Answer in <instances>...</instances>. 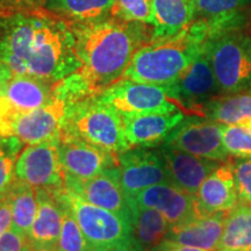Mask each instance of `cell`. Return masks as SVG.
<instances>
[{"label":"cell","mask_w":251,"mask_h":251,"mask_svg":"<svg viewBox=\"0 0 251 251\" xmlns=\"http://www.w3.org/2000/svg\"><path fill=\"white\" fill-rule=\"evenodd\" d=\"M248 33H249V35L251 37V14L249 17V23H248Z\"/></svg>","instance_id":"41"},{"label":"cell","mask_w":251,"mask_h":251,"mask_svg":"<svg viewBox=\"0 0 251 251\" xmlns=\"http://www.w3.org/2000/svg\"><path fill=\"white\" fill-rule=\"evenodd\" d=\"M45 4V0H0L2 9H31L39 8Z\"/></svg>","instance_id":"36"},{"label":"cell","mask_w":251,"mask_h":251,"mask_svg":"<svg viewBox=\"0 0 251 251\" xmlns=\"http://www.w3.org/2000/svg\"><path fill=\"white\" fill-rule=\"evenodd\" d=\"M56 83L41 78L13 75L0 89V102L12 117L46 105L54 97Z\"/></svg>","instance_id":"18"},{"label":"cell","mask_w":251,"mask_h":251,"mask_svg":"<svg viewBox=\"0 0 251 251\" xmlns=\"http://www.w3.org/2000/svg\"><path fill=\"white\" fill-rule=\"evenodd\" d=\"M58 158L64 178L87 180L105 169L118 165V155L77 139H58Z\"/></svg>","instance_id":"12"},{"label":"cell","mask_w":251,"mask_h":251,"mask_svg":"<svg viewBox=\"0 0 251 251\" xmlns=\"http://www.w3.org/2000/svg\"><path fill=\"white\" fill-rule=\"evenodd\" d=\"M43 8L68 24L96 23L113 17L114 0H45Z\"/></svg>","instance_id":"23"},{"label":"cell","mask_w":251,"mask_h":251,"mask_svg":"<svg viewBox=\"0 0 251 251\" xmlns=\"http://www.w3.org/2000/svg\"><path fill=\"white\" fill-rule=\"evenodd\" d=\"M6 197L13 213V227L28 235L39 208L36 188L15 178Z\"/></svg>","instance_id":"28"},{"label":"cell","mask_w":251,"mask_h":251,"mask_svg":"<svg viewBox=\"0 0 251 251\" xmlns=\"http://www.w3.org/2000/svg\"><path fill=\"white\" fill-rule=\"evenodd\" d=\"M185 113L121 114L126 139L131 148H150L164 143L166 137L185 119Z\"/></svg>","instance_id":"19"},{"label":"cell","mask_w":251,"mask_h":251,"mask_svg":"<svg viewBox=\"0 0 251 251\" xmlns=\"http://www.w3.org/2000/svg\"><path fill=\"white\" fill-rule=\"evenodd\" d=\"M194 20L193 0L152 1V39L175 35Z\"/></svg>","instance_id":"22"},{"label":"cell","mask_w":251,"mask_h":251,"mask_svg":"<svg viewBox=\"0 0 251 251\" xmlns=\"http://www.w3.org/2000/svg\"><path fill=\"white\" fill-rule=\"evenodd\" d=\"M216 251H251V208L238 203L227 213Z\"/></svg>","instance_id":"27"},{"label":"cell","mask_w":251,"mask_h":251,"mask_svg":"<svg viewBox=\"0 0 251 251\" xmlns=\"http://www.w3.org/2000/svg\"><path fill=\"white\" fill-rule=\"evenodd\" d=\"M118 169L126 197L152 185L169 183L162 156L147 148H130L119 153Z\"/></svg>","instance_id":"11"},{"label":"cell","mask_w":251,"mask_h":251,"mask_svg":"<svg viewBox=\"0 0 251 251\" xmlns=\"http://www.w3.org/2000/svg\"><path fill=\"white\" fill-rule=\"evenodd\" d=\"M152 1L153 0H114L113 17L151 26Z\"/></svg>","instance_id":"31"},{"label":"cell","mask_w":251,"mask_h":251,"mask_svg":"<svg viewBox=\"0 0 251 251\" xmlns=\"http://www.w3.org/2000/svg\"><path fill=\"white\" fill-rule=\"evenodd\" d=\"M221 94L251 89V37L241 26L214 31L205 45Z\"/></svg>","instance_id":"5"},{"label":"cell","mask_w":251,"mask_h":251,"mask_svg":"<svg viewBox=\"0 0 251 251\" xmlns=\"http://www.w3.org/2000/svg\"><path fill=\"white\" fill-rule=\"evenodd\" d=\"M37 192V214L27 235L31 249L57 250L63 225V207L57 190L41 188Z\"/></svg>","instance_id":"20"},{"label":"cell","mask_w":251,"mask_h":251,"mask_svg":"<svg viewBox=\"0 0 251 251\" xmlns=\"http://www.w3.org/2000/svg\"><path fill=\"white\" fill-rule=\"evenodd\" d=\"M64 187L80 196L86 201L117 213L131 221L130 208L122 190L118 165L105 169L101 174L87 180L65 177Z\"/></svg>","instance_id":"13"},{"label":"cell","mask_w":251,"mask_h":251,"mask_svg":"<svg viewBox=\"0 0 251 251\" xmlns=\"http://www.w3.org/2000/svg\"><path fill=\"white\" fill-rule=\"evenodd\" d=\"M107 251H143V249L137 243V241L135 240L134 236H131L128 240L122 241V242L117 244V246L112 247Z\"/></svg>","instance_id":"37"},{"label":"cell","mask_w":251,"mask_h":251,"mask_svg":"<svg viewBox=\"0 0 251 251\" xmlns=\"http://www.w3.org/2000/svg\"><path fill=\"white\" fill-rule=\"evenodd\" d=\"M238 203L251 205V158H237L233 162Z\"/></svg>","instance_id":"32"},{"label":"cell","mask_w":251,"mask_h":251,"mask_svg":"<svg viewBox=\"0 0 251 251\" xmlns=\"http://www.w3.org/2000/svg\"><path fill=\"white\" fill-rule=\"evenodd\" d=\"M97 98L111 105L120 114L183 112L186 115H196L178 98L171 85H155L122 78Z\"/></svg>","instance_id":"6"},{"label":"cell","mask_w":251,"mask_h":251,"mask_svg":"<svg viewBox=\"0 0 251 251\" xmlns=\"http://www.w3.org/2000/svg\"><path fill=\"white\" fill-rule=\"evenodd\" d=\"M59 136L84 141L114 155L131 148L120 113L97 97L67 103Z\"/></svg>","instance_id":"4"},{"label":"cell","mask_w":251,"mask_h":251,"mask_svg":"<svg viewBox=\"0 0 251 251\" xmlns=\"http://www.w3.org/2000/svg\"><path fill=\"white\" fill-rule=\"evenodd\" d=\"M131 213L133 236L143 251L158 247L166 238L170 224L161 212L151 207L128 203Z\"/></svg>","instance_id":"25"},{"label":"cell","mask_w":251,"mask_h":251,"mask_svg":"<svg viewBox=\"0 0 251 251\" xmlns=\"http://www.w3.org/2000/svg\"><path fill=\"white\" fill-rule=\"evenodd\" d=\"M250 4L251 0H193L196 19L211 25L212 33L241 26V12Z\"/></svg>","instance_id":"26"},{"label":"cell","mask_w":251,"mask_h":251,"mask_svg":"<svg viewBox=\"0 0 251 251\" xmlns=\"http://www.w3.org/2000/svg\"><path fill=\"white\" fill-rule=\"evenodd\" d=\"M161 246L165 251H209L205 249H200V248H196V247L180 246V244L170 242V241H166V240L163 241Z\"/></svg>","instance_id":"38"},{"label":"cell","mask_w":251,"mask_h":251,"mask_svg":"<svg viewBox=\"0 0 251 251\" xmlns=\"http://www.w3.org/2000/svg\"><path fill=\"white\" fill-rule=\"evenodd\" d=\"M198 214L229 212L238 205V193L233 162L221 163L203 180L196 196Z\"/></svg>","instance_id":"17"},{"label":"cell","mask_w":251,"mask_h":251,"mask_svg":"<svg viewBox=\"0 0 251 251\" xmlns=\"http://www.w3.org/2000/svg\"><path fill=\"white\" fill-rule=\"evenodd\" d=\"M227 213L220 212L211 215H200L184 224L170 227L165 240L180 246L216 251L224 231Z\"/></svg>","instance_id":"21"},{"label":"cell","mask_w":251,"mask_h":251,"mask_svg":"<svg viewBox=\"0 0 251 251\" xmlns=\"http://www.w3.org/2000/svg\"><path fill=\"white\" fill-rule=\"evenodd\" d=\"M163 144L220 163L228 162L230 158L224 144L222 125L207 118L183 120Z\"/></svg>","instance_id":"9"},{"label":"cell","mask_w":251,"mask_h":251,"mask_svg":"<svg viewBox=\"0 0 251 251\" xmlns=\"http://www.w3.org/2000/svg\"><path fill=\"white\" fill-rule=\"evenodd\" d=\"M171 86L178 98L200 118H205L202 106L215 97L221 96L205 49Z\"/></svg>","instance_id":"14"},{"label":"cell","mask_w":251,"mask_h":251,"mask_svg":"<svg viewBox=\"0 0 251 251\" xmlns=\"http://www.w3.org/2000/svg\"><path fill=\"white\" fill-rule=\"evenodd\" d=\"M15 153L0 143V200L7 196L15 179Z\"/></svg>","instance_id":"33"},{"label":"cell","mask_w":251,"mask_h":251,"mask_svg":"<svg viewBox=\"0 0 251 251\" xmlns=\"http://www.w3.org/2000/svg\"><path fill=\"white\" fill-rule=\"evenodd\" d=\"M128 203L151 207L159 211L171 227L199 216L196 197L170 183H162L144 188L134 196L127 197Z\"/></svg>","instance_id":"15"},{"label":"cell","mask_w":251,"mask_h":251,"mask_svg":"<svg viewBox=\"0 0 251 251\" xmlns=\"http://www.w3.org/2000/svg\"><path fill=\"white\" fill-rule=\"evenodd\" d=\"M67 101L55 96L34 111L18 114L9 122L5 137L14 136L24 144H36L59 136Z\"/></svg>","instance_id":"10"},{"label":"cell","mask_w":251,"mask_h":251,"mask_svg":"<svg viewBox=\"0 0 251 251\" xmlns=\"http://www.w3.org/2000/svg\"><path fill=\"white\" fill-rule=\"evenodd\" d=\"M148 251H165L164 249H163V247L161 246V244H159L158 247H156V248H153V249H150V250H148Z\"/></svg>","instance_id":"40"},{"label":"cell","mask_w":251,"mask_h":251,"mask_svg":"<svg viewBox=\"0 0 251 251\" xmlns=\"http://www.w3.org/2000/svg\"><path fill=\"white\" fill-rule=\"evenodd\" d=\"M13 227V213L7 197L0 200V236Z\"/></svg>","instance_id":"35"},{"label":"cell","mask_w":251,"mask_h":251,"mask_svg":"<svg viewBox=\"0 0 251 251\" xmlns=\"http://www.w3.org/2000/svg\"><path fill=\"white\" fill-rule=\"evenodd\" d=\"M80 67L55 85V96L67 102L97 97L124 78L135 52L149 42L147 25L108 18L69 24Z\"/></svg>","instance_id":"2"},{"label":"cell","mask_w":251,"mask_h":251,"mask_svg":"<svg viewBox=\"0 0 251 251\" xmlns=\"http://www.w3.org/2000/svg\"><path fill=\"white\" fill-rule=\"evenodd\" d=\"M27 235L12 227L8 231L0 236V251H29Z\"/></svg>","instance_id":"34"},{"label":"cell","mask_w":251,"mask_h":251,"mask_svg":"<svg viewBox=\"0 0 251 251\" xmlns=\"http://www.w3.org/2000/svg\"><path fill=\"white\" fill-rule=\"evenodd\" d=\"M250 208H251V205H250Z\"/></svg>","instance_id":"43"},{"label":"cell","mask_w":251,"mask_h":251,"mask_svg":"<svg viewBox=\"0 0 251 251\" xmlns=\"http://www.w3.org/2000/svg\"><path fill=\"white\" fill-rule=\"evenodd\" d=\"M202 113L221 125L251 127V89L215 97L202 106Z\"/></svg>","instance_id":"24"},{"label":"cell","mask_w":251,"mask_h":251,"mask_svg":"<svg viewBox=\"0 0 251 251\" xmlns=\"http://www.w3.org/2000/svg\"><path fill=\"white\" fill-rule=\"evenodd\" d=\"M13 72H12L11 69H9L7 65L4 64L2 62H0V89H1L2 85L6 83V81L11 79L13 77Z\"/></svg>","instance_id":"39"},{"label":"cell","mask_w":251,"mask_h":251,"mask_svg":"<svg viewBox=\"0 0 251 251\" xmlns=\"http://www.w3.org/2000/svg\"><path fill=\"white\" fill-rule=\"evenodd\" d=\"M29 251H57V250H49V249H31Z\"/></svg>","instance_id":"42"},{"label":"cell","mask_w":251,"mask_h":251,"mask_svg":"<svg viewBox=\"0 0 251 251\" xmlns=\"http://www.w3.org/2000/svg\"><path fill=\"white\" fill-rule=\"evenodd\" d=\"M159 155L168 172L169 183L185 192L196 196L203 180L221 163L202 158L163 144Z\"/></svg>","instance_id":"16"},{"label":"cell","mask_w":251,"mask_h":251,"mask_svg":"<svg viewBox=\"0 0 251 251\" xmlns=\"http://www.w3.org/2000/svg\"><path fill=\"white\" fill-rule=\"evenodd\" d=\"M224 144L230 157L251 158V127L222 125Z\"/></svg>","instance_id":"30"},{"label":"cell","mask_w":251,"mask_h":251,"mask_svg":"<svg viewBox=\"0 0 251 251\" xmlns=\"http://www.w3.org/2000/svg\"><path fill=\"white\" fill-rule=\"evenodd\" d=\"M211 34V25L196 19L175 35L151 39L135 52L124 78L139 83L172 85L203 51Z\"/></svg>","instance_id":"3"},{"label":"cell","mask_w":251,"mask_h":251,"mask_svg":"<svg viewBox=\"0 0 251 251\" xmlns=\"http://www.w3.org/2000/svg\"><path fill=\"white\" fill-rule=\"evenodd\" d=\"M59 201L63 207V225L58 238L57 251H91L89 243L76 219L61 199Z\"/></svg>","instance_id":"29"},{"label":"cell","mask_w":251,"mask_h":251,"mask_svg":"<svg viewBox=\"0 0 251 251\" xmlns=\"http://www.w3.org/2000/svg\"><path fill=\"white\" fill-rule=\"evenodd\" d=\"M0 62L14 75L52 83L80 67L70 25L40 7L0 11Z\"/></svg>","instance_id":"1"},{"label":"cell","mask_w":251,"mask_h":251,"mask_svg":"<svg viewBox=\"0 0 251 251\" xmlns=\"http://www.w3.org/2000/svg\"><path fill=\"white\" fill-rule=\"evenodd\" d=\"M58 137L36 144H27L15 161L18 180L36 190L64 188V171L58 158Z\"/></svg>","instance_id":"8"},{"label":"cell","mask_w":251,"mask_h":251,"mask_svg":"<svg viewBox=\"0 0 251 251\" xmlns=\"http://www.w3.org/2000/svg\"><path fill=\"white\" fill-rule=\"evenodd\" d=\"M57 193L79 225L91 251H107L133 236L130 220L93 205L65 187Z\"/></svg>","instance_id":"7"}]
</instances>
